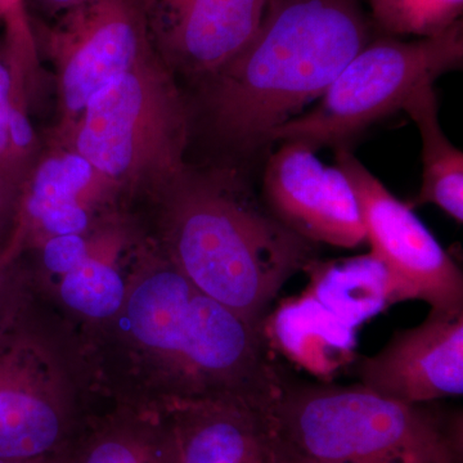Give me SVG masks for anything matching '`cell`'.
Here are the masks:
<instances>
[{
  "instance_id": "obj_1",
  "label": "cell",
  "mask_w": 463,
  "mask_h": 463,
  "mask_svg": "<svg viewBox=\"0 0 463 463\" xmlns=\"http://www.w3.org/2000/svg\"><path fill=\"white\" fill-rule=\"evenodd\" d=\"M79 340L103 395L141 407L250 392L270 373L261 326L201 294L151 240L133 250L120 312Z\"/></svg>"
},
{
  "instance_id": "obj_2",
  "label": "cell",
  "mask_w": 463,
  "mask_h": 463,
  "mask_svg": "<svg viewBox=\"0 0 463 463\" xmlns=\"http://www.w3.org/2000/svg\"><path fill=\"white\" fill-rule=\"evenodd\" d=\"M370 41L359 0H268L248 44L203 80L215 133L241 149L269 143Z\"/></svg>"
},
{
  "instance_id": "obj_3",
  "label": "cell",
  "mask_w": 463,
  "mask_h": 463,
  "mask_svg": "<svg viewBox=\"0 0 463 463\" xmlns=\"http://www.w3.org/2000/svg\"><path fill=\"white\" fill-rule=\"evenodd\" d=\"M154 241L201 294L250 322L263 323L291 277L317 255L230 174L184 173L157 194Z\"/></svg>"
},
{
  "instance_id": "obj_4",
  "label": "cell",
  "mask_w": 463,
  "mask_h": 463,
  "mask_svg": "<svg viewBox=\"0 0 463 463\" xmlns=\"http://www.w3.org/2000/svg\"><path fill=\"white\" fill-rule=\"evenodd\" d=\"M43 313L27 282L0 323V459L67 452L96 407L79 336Z\"/></svg>"
},
{
  "instance_id": "obj_5",
  "label": "cell",
  "mask_w": 463,
  "mask_h": 463,
  "mask_svg": "<svg viewBox=\"0 0 463 463\" xmlns=\"http://www.w3.org/2000/svg\"><path fill=\"white\" fill-rule=\"evenodd\" d=\"M277 419L298 455L331 463H463V416L352 386L288 385Z\"/></svg>"
},
{
  "instance_id": "obj_6",
  "label": "cell",
  "mask_w": 463,
  "mask_h": 463,
  "mask_svg": "<svg viewBox=\"0 0 463 463\" xmlns=\"http://www.w3.org/2000/svg\"><path fill=\"white\" fill-rule=\"evenodd\" d=\"M188 111L156 52L91 97L61 134L112 184L157 194L187 170Z\"/></svg>"
},
{
  "instance_id": "obj_7",
  "label": "cell",
  "mask_w": 463,
  "mask_h": 463,
  "mask_svg": "<svg viewBox=\"0 0 463 463\" xmlns=\"http://www.w3.org/2000/svg\"><path fill=\"white\" fill-rule=\"evenodd\" d=\"M462 21L431 38L368 42L315 108L273 130L268 142L298 141L313 149L345 145L356 134L403 109L414 90L461 69Z\"/></svg>"
},
{
  "instance_id": "obj_8",
  "label": "cell",
  "mask_w": 463,
  "mask_h": 463,
  "mask_svg": "<svg viewBox=\"0 0 463 463\" xmlns=\"http://www.w3.org/2000/svg\"><path fill=\"white\" fill-rule=\"evenodd\" d=\"M335 165L352 184L371 252L385 264L398 301L421 300L431 309L463 313V274L412 207L397 199L346 145Z\"/></svg>"
},
{
  "instance_id": "obj_9",
  "label": "cell",
  "mask_w": 463,
  "mask_h": 463,
  "mask_svg": "<svg viewBox=\"0 0 463 463\" xmlns=\"http://www.w3.org/2000/svg\"><path fill=\"white\" fill-rule=\"evenodd\" d=\"M56 67L60 134L66 132L106 85L154 52L138 0H84L45 30Z\"/></svg>"
},
{
  "instance_id": "obj_10",
  "label": "cell",
  "mask_w": 463,
  "mask_h": 463,
  "mask_svg": "<svg viewBox=\"0 0 463 463\" xmlns=\"http://www.w3.org/2000/svg\"><path fill=\"white\" fill-rule=\"evenodd\" d=\"M282 392L181 399L155 410L176 463H291L277 419Z\"/></svg>"
},
{
  "instance_id": "obj_11",
  "label": "cell",
  "mask_w": 463,
  "mask_h": 463,
  "mask_svg": "<svg viewBox=\"0 0 463 463\" xmlns=\"http://www.w3.org/2000/svg\"><path fill=\"white\" fill-rule=\"evenodd\" d=\"M268 212L310 242L341 249L367 243L361 209L339 166L323 164L306 143L283 141L263 175Z\"/></svg>"
},
{
  "instance_id": "obj_12",
  "label": "cell",
  "mask_w": 463,
  "mask_h": 463,
  "mask_svg": "<svg viewBox=\"0 0 463 463\" xmlns=\"http://www.w3.org/2000/svg\"><path fill=\"white\" fill-rule=\"evenodd\" d=\"M149 42L167 69L205 80L237 56L268 0H138Z\"/></svg>"
},
{
  "instance_id": "obj_13",
  "label": "cell",
  "mask_w": 463,
  "mask_h": 463,
  "mask_svg": "<svg viewBox=\"0 0 463 463\" xmlns=\"http://www.w3.org/2000/svg\"><path fill=\"white\" fill-rule=\"evenodd\" d=\"M361 385L407 404L463 394V313L430 309L421 325L395 331L373 356L356 359Z\"/></svg>"
},
{
  "instance_id": "obj_14",
  "label": "cell",
  "mask_w": 463,
  "mask_h": 463,
  "mask_svg": "<svg viewBox=\"0 0 463 463\" xmlns=\"http://www.w3.org/2000/svg\"><path fill=\"white\" fill-rule=\"evenodd\" d=\"M263 335L269 350H276L323 383H331L358 359L356 328L306 291L285 298L268 312Z\"/></svg>"
},
{
  "instance_id": "obj_15",
  "label": "cell",
  "mask_w": 463,
  "mask_h": 463,
  "mask_svg": "<svg viewBox=\"0 0 463 463\" xmlns=\"http://www.w3.org/2000/svg\"><path fill=\"white\" fill-rule=\"evenodd\" d=\"M108 399L88 414L70 448L71 463H176L157 410Z\"/></svg>"
},
{
  "instance_id": "obj_16",
  "label": "cell",
  "mask_w": 463,
  "mask_h": 463,
  "mask_svg": "<svg viewBox=\"0 0 463 463\" xmlns=\"http://www.w3.org/2000/svg\"><path fill=\"white\" fill-rule=\"evenodd\" d=\"M124 243V234L116 230L90 239V252L44 288L83 330L109 321L123 307L129 269L124 273L118 260Z\"/></svg>"
},
{
  "instance_id": "obj_17",
  "label": "cell",
  "mask_w": 463,
  "mask_h": 463,
  "mask_svg": "<svg viewBox=\"0 0 463 463\" xmlns=\"http://www.w3.org/2000/svg\"><path fill=\"white\" fill-rule=\"evenodd\" d=\"M304 272L309 276L307 294L356 330L399 303L388 268L371 251L339 260L317 258Z\"/></svg>"
},
{
  "instance_id": "obj_18",
  "label": "cell",
  "mask_w": 463,
  "mask_h": 463,
  "mask_svg": "<svg viewBox=\"0 0 463 463\" xmlns=\"http://www.w3.org/2000/svg\"><path fill=\"white\" fill-rule=\"evenodd\" d=\"M422 139V182L414 205H435L463 223V154L448 139L440 121L434 84L414 90L403 109Z\"/></svg>"
},
{
  "instance_id": "obj_19",
  "label": "cell",
  "mask_w": 463,
  "mask_h": 463,
  "mask_svg": "<svg viewBox=\"0 0 463 463\" xmlns=\"http://www.w3.org/2000/svg\"><path fill=\"white\" fill-rule=\"evenodd\" d=\"M374 25L386 36L431 38L461 21L463 0H368Z\"/></svg>"
},
{
  "instance_id": "obj_20",
  "label": "cell",
  "mask_w": 463,
  "mask_h": 463,
  "mask_svg": "<svg viewBox=\"0 0 463 463\" xmlns=\"http://www.w3.org/2000/svg\"><path fill=\"white\" fill-rule=\"evenodd\" d=\"M0 23L5 26L9 71L30 90L39 66V45L26 0H0Z\"/></svg>"
},
{
  "instance_id": "obj_21",
  "label": "cell",
  "mask_w": 463,
  "mask_h": 463,
  "mask_svg": "<svg viewBox=\"0 0 463 463\" xmlns=\"http://www.w3.org/2000/svg\"><path fill=\"white\" fill-rule=\"evenodd\" d=\"M7 241H0V323L20 300L27 281V274L20 267V258H14L8 252Z\"/></svg>"
},
{
  "instance_id": "obj_22",
  "label": "cell",
  "mask_w": 463,
  "mask_h": 463,
  "mask_svg": "<svg viewBox=\"0 0 463 463\" xmlns=\"http://www.w3.org/2000/svg\"><path fill=\"white\" fill-rule=\"evenodd\" d=\"M11 71L5 58H0V174L18 188L14 165H12L11 145H9V96H11ZM21 190V188H20Z\"/></svg>"
},
{
  "instance_id": "obj_23",
  "label": "cell",
  "mask_w": 463,
  "mask_h": 463,
  "mask_svg": "<svg viewBox=\"0 0 463 463\" xmlns=\"http://www.w3.org/2000/svg\"><path fill=\"white\" fill-rule=\"evenodd\" d=\"M20 188L0 174V241L8 240L16 218Z\"/></svg>"
},
{
  "instance_id": "obj_24",
  "label": "cell",
  "mask_w": 463,
  "mask_h": 463,
  "mask_svg": "<svg viewBox=\"0 0 463 463\" xmlns=\"http://www.w3.org/2000/svg\"><path fill=\"white\" fill-rule=\"evenodd\" d=\"M42 7L51 14H62L66 9L74 7L84 0H38Z\"/></svg>"
},
{
  "instance_id": "obj_25",
  "label": "cell",
  "mask_w": 463,
  "mask_h": 463,
  "mask_svg": "<svg viewBox=\"0 0 463 463\" xmlns=\"http://www.w3.org/2000/svg\"><path fill=\"white\" fill-rule=\"evenodd\" d=\"M0 463H71L70 449L60 455L41 457V458L20 459V461H12V459H0Z\"/></svg>"
},
{
  "instance_id": "obj_26",
  "label": "cell",
  "mask_w": 463,
  "mask_h": 463,
  "mask_svg": "<svg viewBox=\"0 0 463 463\" xmlns=\"http://www.w3.org/2000/svg\"><path fill=\"white\" fill-rule=\"evenodd\" d=\"M289 448H291V447H289ZM291 450H292L291 463H331V462L318 461V459L309 458V457L298 455V453L295 452V450L292 449V448H291Z\"/></svg>"
}]
</instances>
